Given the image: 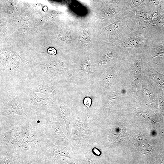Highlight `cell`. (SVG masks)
I'll return each instance as SVG.
<instances>
[{"mask_svg":"<svg viewBox=\"0 0 164 164\" xmlns=\"http://www.w3.org/2000/svg\"><path fill=\"white\" fill-rule=\"evenodd\" d=\"M156 40L154 33L148 27L138 30H130L123 41L118 46L126 55H132L143 52Z\"/></svg>","mask_w":164,"mask_h":164,"instance_id":"1","label":"cell"},{"mask_svg":"<svg viewBox=\"0 0 164 164\" xmlns=\"http://www.w3.org/2000/svg\"><path fill=\"white\" fill-rule=\"evenodd\" d=\"M155 13L148 6H143L126 11L122 15L128 29L134 31L149 27Z\"/></svg>","mask_w":164,"mask_h":164,"instance_id":"2","label":"cell"},{"mask_svg":"<svg viewBox=\"0 0 164 164\" xmlns=\"http://www.w3.org/2000/svg\"><path fill=\"white\" fill-rule=\"evenodd\" d=\"M129 31L122 14L114 22L102 29V38L118 46L123 41Z\"/></svg>","mask_w":164,"mask_h":164,"instance_id":"3","label":"cell"},{"mask_svg":"<svg viewBox=\"0 0 164 164\" xmlns=\"http://www.w3.org/2000/svg\"><path fill=\"white\" fill-rule=\"evenodd\" d=\"M129 91L137 94V88L138 84L142 81V65L146 63L145 56L143 52L128 55Z\"/></svg>","mask_w":164,"mask_h":164,"instance_id":"4","label":"cell"},{"mask_svg":"<svg viewBox=\"0 0 164 164\" xmlns=\"http://www.w3.org/2000/svg\"><path fill=\"white\" fill-rule=\"evenodd\" d=\"M23 129V127L9 126L6 128L2 137L9 145L13 147H19Z\"/></svg>","mask_w":164,"mask_h":164,"instance_id":"5","label":"cell"},{"mask_svg":"<svg viewBox=\"0 0 164 164\" xmlns=\"http://www.w3.org/2000/svg\"><path fill=\"white\" fill-rule=\"evenodd\" d=\"M39 144L38 139L28 127H23L22 135L19 147L22 149L33 151Z\"/></svg>","mask_w":164,"mask_h":164,"instance_id":"6","label":"cell"},{"mask_svg":"<svg viewBox=\"0 0 164 164\" xmlns=\"http://www.w3.org/2000/svg\"><path fill=\"white\" fill-rule=\"evenodd\" d=\"M147 63L153 62V58L164 56V39L156 40L147 47L143 52Z\"/></svg>","mask_w":164,"mask_h":164,"instance_id":"7","label":"cell"},{"mask_svg":"<svg viewBox=\"0 0 164 164\" xmlns=\"http://www.w3.org/2000/svg\"><path fill=\"white\" fill-rule=\"evenodd\" d=\"M159 66L164 68V67ZM142 73L148 77L150 80L154 82L155 86L164 90V74L158 72L154 68L149 66H142Z\"/></svg>","mask_w":164,"mask_h":164,"instance_id":"8","label":"cell"},{"mask_svg":"<svg viewBox=\"0 0 164 164\" xmlns=\"http://www.w3.org/2000/svg\"><path fill=\"white\" fill-rule=\"evenodd\" d=\"M3 111L6 115L17 114L27 116L22 108L21 101L19 97H15L9 101L5 105Z\"/></svg>","mask_w":164,"mask_h":164,"instance_id":"9","label":"cell"},{"mask_svg":"<svg viewBox=\"0 0 164 164\" xmlns=\"http://www.w3.org/2000/svg\"><path fill=\"white\" fill-rule=\"evenodd\" d=\"M121 6L124 12L136 7L148 6V0H122Z\"/></svg>","mask_w":164,"mask_h":164,"instance_id":"10","label":"cell"},{"mask_svg":"<svg viewBox=\"0 0 164 164\" xmlns=\"http://www.w3.org/2000/svg\"><path fill=\"white\" fill-rule=\"evenodd\" d=\"M148 6L158 16L164 13V0H148Z\"/></svg>","mask_w":164,"mask_h":164,"instance_id":"11","label":"cell"},{"mask_svg":"<svg viewBox=\"0 0 164 164\" xmlns=\"http://www.w3.org/2000/svg\"><path fill=\"white\" fill-rule=\"evenodd\" d=\"M48 100V98H41L35 94H33L31 99L33 103L38 106L48 105L49 103Z\"/></svg>","mask_w":164,"mask_h":164,"instance_id":"12","label":"cell"},{"mask_svg":"<svg viewBox=\"0 0 164 164\" xmlns=\"http://www.w3.org/2000/svg\"><path fill=\"white\" fill-rule=\"evenodd\" d=\"M116 73L115 71H112L108 73L104 79V82L106 84H111L115 78Z\"/></svg>","mask_w":164,"mask_h":164,"instance_id":"13","label":"cell"},{"mask_svg":"<svg viewBox=\"0 0 164 164\" xmlns=\"http://www.w3.org/2000/svg\"><path fill=\"white\" fill-rule=\"evenodd\" d=\"M51 155L54 157L66 156L67 154L63 150L60 149H54L51 152Z\"/></svg>","mask_w":164,"mask_h":164,"instance_id":"14","label":"cell"},{"mask_svg":"<svg viewBox=\"0 0 164 164\" xmlns=\"http://www.w3.org/2000/svg\"><path fill=\"white\" fill-rule=\"evenodd\" d=\"M81 68L84 71L89 72L90 70V64L89 60L84 61L81 64Z\"/></svg>","mask_w":164,"mask_h":164,"instance_id":"15","label":"cell"},{"mask_svg":"<svg viewBox=\"0 0 164 164\" xmlns=\"http://www.w3.org/2000/svg\"><path fill=\"white\" fill-rule=\"evenodd\" d=\"M92 102V99L88 97H85L83 101L84 104L87 108L88 110L91 105Z\"/></svg>","mask_w":164,"mask_h":164,"instance_id":"16","label":"cell"},{"mask_svg":"<svg viewBox=\"0 0 164 164\" xmlns=\"http://www.w3.org/2000/svg\"><path fill=\"white\" fill-rule=\"evenodd\" d=\"M52 126L54 131L57 133L63 135L62 132L61 131L60 128L57 124L55 123H52Z\"/></svg>","mask_w":164,"mask_h":164,"instance_id":"17","label":"cell"},{"mask_svg":"<svg viewBox=\"0 0 164 164\" xmlns=\"http://www.w3.org/2000/svg\"><path fill=\"white\" fill-rule=\"evenodd\" d=\"M92 152L95 155L99 156L101 154V152L97 148L94 147L92 149Z\"/></svg>","mask_w":164,"mask_h":164,"instance_id":"18","label":"cell"},{"mask_svg":"<svg viewBox=\"0 0 164 164\" xmlns=\"http://www.w3.org/2000/svg\"><path fill=\"white\" fill-rule=\"evenodd\" d=\"M47 52L49 54L53 55H55L57 53L56 50L52 47L49 48L48 49Z\"/></svg>","mask_w":164,"mask_h":164,"instance_id":"19","label":"cell"}]
</instances>
